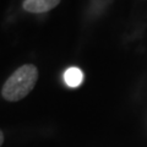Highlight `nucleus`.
<instances>
[{
	"label": "nucleus",
	"instance_id": "7ed1b4c3",
	"mask_svg": "<svg viewBox=\"0 0 147 147\" xmlns=\"http://www.w3.org/2000/svg\"><path fill=\"white\" fill-rule=\"evenodd\" d=\"M64 81L69 87H79L84 81V72L79 67H69L64 74Z\"/></svg>",
	"mask_w": 147,
	"mask_h": 147
},
{
	"label": "nucleus",
	"instance_id": "f03ea898",
	"mask_svg": "<svg viewBox=\"0 0 147 147\" xmlns=\"http://www.w3.org/2000/svg\"><path fill=\"white\" fill-rule=\"evenodd\" d=\"M61 0H25L22 4L24 10L31 13H43L53 10Z\"/></svg>",
	"mask_w": 147,
	"mask_h": 147
},
{
	"label": "nucleus",
	"instance_id": "f257e3e1",
	"mask_svg": "<svg viewBox=\"0 0 147 147\" xmlns=\"http://www.w3.org/2000/svg\"><path fill=\"white\" fill-rule=\"evenodd\" d=\"M38 80V69L33 64H25L12 72L5 81L1 96L9 102H17L25 98L34 88Z\"/></svg>",
	"mask_w": 147,
	"mask_h": 147
},
{
	"label": "nucleus",
	"instance_id": "20e7f679",
	"mask_svg": "<svg viewBox=\"0 0 147 147\" xmlns=\"http://www.w3.org/2000/svg\"><path fill=\"white\" fill-rule=\"evenodd\" d=\"M4 144V132L0 130V146H1Z\"/></svg>",
	"mask_w": 147,
	"mask_h": 147
}]
</instances>
